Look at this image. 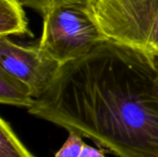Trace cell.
Masks as SVG:
<instances>
[{
    "label": "cell",
    "mask_w": 158,
    "mask_h": 157,
    "mask_svg": "<svg viewBox=\"0 0 158 157\" xmlns=\"http://www.w3.org/2000/svg\"><path fill=\"white\" fill-rule=\"evenodd\" d=\"M61 67L38 44L24 45L0 37V68L25 82L35 99L51 87Z\"/></svg>",
    "instance_id": "4"
},
{
    "label": "cell",
    "mask_w": 158,
    "mask_h": 157,
    "mask_svg": "<svg viewBox=\"0 0 158 157\" xmlns=\"http://www.w3.org/2000/svg\"><path fill=\"white\" fill-rule=\"evenodd\" d=\"M25 6H28L37 12L42 16L48 11L51 7L63 4V3H77L85 5L87 0H20Z\"/></svg>",
    "instance_id": "9"
},
{
    "label": "cell",
    "mask_w": 158,
    "mask_h": 157,
    "mask_svg": "<svg viewBox=\"0 0 158 157\" xmlns=\"http://www.w3.org/2000/svg\"><path fill=\"white\" fill-rule=\"evenodd\" d=\"M20 0H0V37L31 35Z\"/></svg>",
    "instance_id": "5"
},
{
    "label": "cell",
    "mask_w": 158,
    "mask_h": 157,
    "mask_svg": "<svg viewBox=\"0 0 158 157\" xmlns=\"http://www.w3.org/2000/svg\"><path fill=\"white\" fill-rule=\"evenodd\" d=\"M68 138L54 157H81V149L85 143L82 137L73 131H68Z\"/></svg>",
    "instance_id": "8"
},
{
    "label": "cell",
    "mask_w": 158,
    "mask_h": 157,
    "mask_svg": "<svg viewBox=\"0 0 158 157\" xmlns=\"http://www.w3.org/2000/svg\"><path fill=\"white\" fill-rule=\"evenodd\" d=\"M107 152L102 148L99 147H93L87 143H84L81 153V157H106Z\"/></svg>",
    "instance_id": "10"
},
{
    "label": "cell",
    "mask_w": 158,
    "mask_h": 157,
    "mask_svg": "<svg viewBox=\"0 0 158 157\" xmlns=\"http://www.w3.org/2000/svg\"><path fill=\"white\" fill-rule=\"evenodd\" d=\"M0 157H35L3 118L0 119Z\"/></svg>",
    "instance_id": "7"
},
{
    "label": "cell",
    "mask_w": 158,
    "mask_h": 157,
    "mask_svg": "<svg viewBox=\"0 0 158 157\" xmlns=\"http://www.w3.org/2000/svg\"><path fill=\"white\" fill-rule=\"evenodd\" d=\"M84 6L107 41L158 58V0H87Z\"/></svg>",
    "instance_id": "2"
},
{
    "label": "cell",
    "mask_w": 158,
    "mask_h": 157,
    "mask_svg": "<svg viewBox=\"0 0 158 157\" xmlns=\"http://www.w3.org/2000/svg\"><path fill=\"white\" fill-rule=\"evenodd\" d=\"M28 112L117 157H158V58L106 41L61 67Z\"/></svg>",
    "instance_id": "1"
},
{
    "label": "cell",
    "mask_w": 158,
    "mask_h": 157,
    "mask_svg": "<svg viewBox=\"0 0 158 157\" xmlns=\"http://www.w3.org/2000/svg\"><path fill=\"white\" fill-rule=\"evenodd\" d=\"M42 17L38 45L61 66L82 58L107 41L82 4H59Z\"/></svg>",
    "instance_id": "3"
},
{
    "label": "cell",
    "mask_w": 158,
    "mask_h": 157,
    "mask_svg": "<svg viewBox=\"0 0 158 157\" xmlns=\"http://www.w3.org/2000/svg\"><path fill=\"white\" fill-rule=\"evenodd\" d=\"M34 101L35 98L25 82L0 68V103L2 105L29 109Z\"/></svg>",
    "instance_id": "6"
}]
</instances>
